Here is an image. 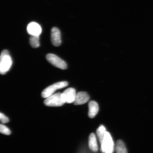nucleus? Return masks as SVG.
Segmentation results:
<instances>
[{
    "label": "nucleus",
    "instance_id": "2eb2a0df",
    "mask_svg": "<svg viewBox=\"0 0 153 153\" xmlns=\"http://www.w3.org/2000/svg\"><path fill=\"white\" fill-rule=\"evenodd\" d=\"M0 131L1 133L7 135H10L11 134L10 130L6 126L2 124L0 126Z\"/></svg>",
    "mask_w": 153,
    "mask_h": 153
},
{
    "label": "nucleus",
    "instance_id": "6e6552de",
    "mask_svg": "<svg viewBox=\"0 0 153 153\" xmlns=\"http://www.w3.org/2000/svg\"><path fill=\"white\" fill-rule=\"evenodd\" d=\"M27 31L30 35L39 36L42 30L41 26L35 22H30L27 27Z\"/></svg>",
    "mask_w": 153,
    "mask_h": 153
},
{
    "label": "nucleus",
    "instance_id": "9b49d317",
    "mask_svg": "<svg viewBox=\"0 0 153 153\" xmlns=\"http://www.w3.org/2000/svg\"><path fill=\"white\" fill-rule=\"evenodd\" d=\"M88 144L90 149L92 152H97L98 151V145L97 143L96 137L94 133H91L89 135Z\"/></svg>",
    "mask_w": 153,
    "mask_h": 153
},
{
    "label": "nucleus",
    "instance_id": "f03ea898",
    "mask_svg": "<svg viewBox=\"0 0 153 153\" xmlns=\"http://www.w3.org/2000/svg\"><path fill=\"white\" fill-rule=\"evenodd\" d=\"M101 152L103 153H113L114 144L113 141L109 133L105 132L104 138L100 142Z\"/></svg>",
    "mask_w": 153,
    "mask_h": 153
},
{
    "label": "nucleus",
    "instance_id": "9d476101",
    "mask_svg": "<svg viewBox=\"0 0 153 153\" xmlns=\"http://www.w3.org/2000/svg\"><path fill=\"white\" fill-rule=\"evenodd\" d=\"M88 106L89 117L91 118H94L98 113L99 110L98 105L95 101H92L89 102Z\"/></svg>",
    "mask_w": 153,
    "mask_h": 153
},
{
    "label": "nucleus",
    "instance_id": "423d86ee",
    "mask_svg": "<svg viewBox=\"0 0 153 153\" xmlns=\"http://www.w3.org/2000/svg\"><path fill=\"white\" fill-rule=\"evenodd\" d=\"M76 94L75 89L73 88H70L66 89L62 93V97L63 102L68 104L74 102Z\"/></svg>",
    "mask_w": 153,
    "mask_h": 153
},
{
    "label": "nucleus",
    "instance_id": "0eeeda50",
    "mask_svg": "<svg viewBox=\"0 0 153 153\" xmlns=\"http://www.w3.org/2000/svg\"><path fill=\"white\" fill-rule=\"evenodd\" d=\"M51 42L55 47H59L62 43L60 30L57 27H53L51 30Z\"/></svg>",
    "mask_w": 153,
    "mask_h": 153
},
{
    "label": "nucleus",
    "instance_id": "dca6fc26",
    "mask_svg": "<svg viewBox=\"0 0 153 153\" xmlns=\"http://www.w3.org/2000/svg\"><path fill=\"white\" fill-rule=\"evenodd\" d=\"M0 120L1 123L4 124L8 123L9 121V118L2 113L0 114Z\"/></svg>",
    "mask_w": 153,
    "mask_h": 153
},
{
    "label": "nucleus",
    "instance_id": "4468645a",
    "mask_svg": "<svg viewBox=\"0 0 153 153\" xmlns=\"http://www.w3.org/2000/svg\"><path fill=\"white\" fill-rule=\"evenodd\" d=\"M106 131V128L103 125H101L100 127L97 129V134L100 142L104 138Z\"/></svg>",
    "mask_w": 153,
    "mask_h": 153
},
{
    "label": "nucleus",
    "instance_id": "39448f33",
    "mask_svg": "<svg viewBox=\"0 0 153 153\" xmlns=\"http://www.w3.org/2000/svg\"><path fill=\"white\" fill-rule=\"evenodd\" d=\"M48 62L53 66L62 70H66L68 68L67 64L64 61L53 53H49L46 55Z\"/></svg>",
    "mask_w": 153,
    "mask_h": 153
},
{
    "label": "nucleus",
    "instance_id": "ddd939ff",
    "mask_svg": "<svg viewBox=\"0 0 153 153\" xmlns=\"http://www.w3.org/2000/svg\"><path fill=\"white\" fill-rule=\"evenodd\" d=\"M30 43L33 48H37L40 46L39 36L31 35L30 38Z\"/></svg>",
    "mask_w": 153,
    "mask_h": 153
},
{
    "label": "nucleus",
    "instance_id": "1a4fd4ad",
    "mask_svg": "<svg viewBox=\"0 0 153 153\" xmlns=\"http://www.w3.org/2000/svg\"><path fill=\"white\" fill-rule=\"evenodd\" d=\"M89 96L85 92L81 91L76 93L74 104L75 105H81L85 104L89 101Z\"/></svg>",
    "mask_w": 153,
    "mask_h": 153
},
{
    "label": "nucleus",
    "instance_id": "7ed1b4c3",
    "mask_svg": "<svg viewBox=\"0 0 153 153\" xmlns=\"http://www.w3.org/2000/svg\"><path fill=\"white\" fill-rule=\"evenodd\" d=\"M68 85V82L62 81L53 84L44 89L42 93V96L43 98H46L53 93L57 90L63 88Z\"/></svg>",
    "mask_w": 153,
    "mask_h": 153
},
{
    "label": "nucleus",
    "instance_id": "20e7f679",
    "mask_svg": "<svg viewBox=\"0 0 153 153\" xmlns=\"http://www.w3.org/2000/svg\"><path fill=\"white\" fill-rule=\"evenodd\" d=\"M62 93H59L50 96L44 101V104L49 107H60L65 104L62 97Z\"/></svg>",
    "mask_w": 153,
    "mask_h": 153
},
{
    "label": "nucleus",
    "instance_id": "f257e3e1",
    "mask_svg": "<svg viewBox=\"0 0 153 153\" xmlns=\"http://www.w3.org/2000/svg\"><path fill=\"white\" fill-rule=\"evenodd\" d=\"M12 60L7 50L2 51L0 59V72L2 75L5 74L10 68Z\"/></svg>",
    "mask_w": 153,
    "mask_h": 153
},
{
    "label": "nucleus",
    "instance_id": "f8f14e48",
    "mask_svg": "<svg viewBox=\"0 0 153 153\" xmlns=\"http://www.w3.org/2000/svg\"><path fill=\"white\" fill-rule=\"evenodd\" d=\"M115 150L116 153H127V149L123 141L121 140H118L117 141Z\"/></svg>",
    "mask_w": 153,
    "mask_h": 153
}]
</instances>
